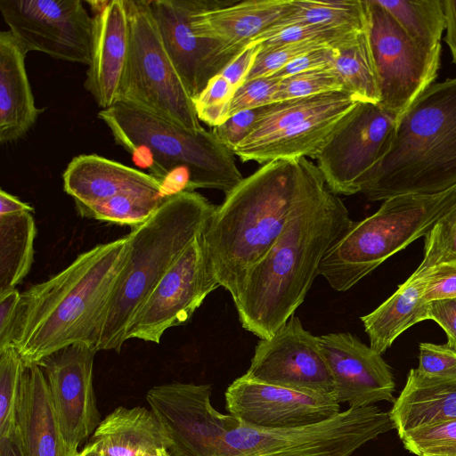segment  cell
Wrapping results in <instances>:
<instances>
[{"instance_id": "24", "label": "cell", "mask_w": 456, "mask_h": 456, "mask_svg": "<svg viewBox=\"0 0 456 456\" xmlns=\"http://www.w3.org/2000/svg\"><path fill=\"white\" fill-rule=\"evenodd\" d=\"M15 438L22 456H69L38 364H25Z\"/></svg>"}, {"instance_id": "16", "label": "cell", "mask_w": 456, "mask_h": 456, "mask_svg": "<svg viewBox=\"0 0 456 456\" xmlns=\"http://www.w3.org/2000/svg\"><path fill=\"white\" fill-rule=\"evenodd\" d=\"M243 376L307 394L335 396L319 337L305 330L295 314L273 336L259 339Z\"/></svg>"}, {"instance_id": "3", "label": "cell", "mask_w": 456, "mask_h": 456, "mask_svg": "<svg viewBox=\"0 0 456 456\" xmlns=\"http://www.w3.org/2000/svg\"><path fill=\"white\" fill-rule=\"evenodd\" d=\"M128 243L126 234L98 244L20 294L12 345L26 365L74 344L96 348Z\"/></svg>"}, {"instance_id": "5", "label": "cell", "mask_w": 456, "mask_h": 456, "mask_svg": "<svg viewBox=\"0 0 456 456\" xmlns=\"http://www.w3.org/2000/svg\"><path fill=\"white\" fill-rule=\"evenodd\" d=\"M98 118L116 144L164 185L167 195L215 189L226 195L243 179L233 152L212 131H191L123 102Z\"/></svg>"}, {"instance_id": "19", "label": "cell", "mask_w": 456, "mask_h": 456, "mask_svg": "<svg viewBox=\"0 0 456 456\" xmlns=\"http://www.w3.org/2000/svg\"><path fill=\"white\" fill-rule=\"evenodd\" d=\"M319 339L339 403L357 408L395 402L394 377L380 354L349 332L329 333Z\"/></svg>"}, {"instance_id": "52", "label": "cell", "mask_w": 456, "mask_h": 456, "mask_svg": "<svg viewBox=\"0 0 456 456\" xmlns=\"http://www.w3.org/2000/svg\"><path fill=\"white\" fill-rule=\"evenodd\" d=\"M102 450L96 443L89 442L81 451L74 456H102Z\"/></svg>"}, {"instance_id": "9", "label": "cell", "mask_w": 456, "mask_h": 456, "mask_svg": "<svg viewBox=\"0 0 456 456\" xmlns=\"http://www.w3.org/2000/svg\"><path fill=\"white\" fill-rule=\"evenodd\" d=\"M391 429L389 412L374 404L292 428L261 429L240 422L225 436L216 456H351Z\"/></svg>"}, {"instance_id": "21", "label": "cell", "mask_w": 456, "mask_h": 456, "mask_svg": "<svg viewBox=\"0 0 456 456\" xmlns=\"http://www.w3.org/2000/svg\"><path fill=\"white\" fill-rule=\"evenodd\" d=\"M149 4L167 53L194 100L224 69L219 47L191 27L190 0H149Z\"/></svg>"}, {"instance_id": "15", "label": "cell", "mask_w": 456, "mask_h": 456, "mask_svg": "<svg viewBox=\"0 0 456 456\" xmlns=\"http://www.w3.org/2000/svg\"><path fill=\"white\" fill-rule=\"evenodd\" d=\"M357 102L344 91L287 102L277 112L275 134L233 154L242 162L259 164L314 159Z\"/></svg>"}, {"instance_id": "29", "label": "cell", "mask_w": 456, "mask_h": 456, "mask_svg": "<svg viewBox=\"0 0 456 456\" xmlns=\"http://www.w3.org/2000/svg\"><path fill=\"white\" fill-rule=\"evenodd\" d=\"M292 2L293 10L265 29L251 44L261 43L292 25H319L358 32L368 27L365 0Z\"/></svg>"}, {"instance_id": "14", "label": "cell", "mask_w": 456, "mask_h": 456, "mask_svg": "<svg viewBox=\"0 0 456 456\" xmlns=\"http://www.w3.org/2000/svg\"><path fill=\"white\" fill-rule=\"evenodd\" d=\"M208 384L171 382L150 388L146 400L170 439L172 456H216L240 421L211 404Z\"/></svg>"}, {"instance_id": "34", "label": "cell", "mask_w": 456, "mask_h": 456, "mask_svg": "<svg viewBox=\"0 0 456 456\" xmlns=\"http://www.w3.org/2000/svg\"><path fill=\"white\" fill-rule=\"evenodd\" d=\"M24 370L25 363L12 345L0 350V438L12 439L16 434Z\"/></svg>"}, {"instance_id": "35", "label": "cell", "mask_w": 456, "mask_h": 456, "mask_svg": "<svg viewBox=\"0 0 456 456\" xmlns=\"http://www.w3.org/2000/svg\"><path fill=\"white\" fill-rule=\"evenodd\" d=\"M423 259L413 273L421 275L443 264H456V205L424 236Z\"/></svg>"}, {"instance_id": "46", "label": "cell", "mask_w": 456, "mask_h": 456, "mask_svg": "<svg viewBox=\"0 0 456 456\" xmlns=\"http://www.w3.org/2000/svg\"><path fill=\"white\" fill-rule=\"evenodd\" d=\"M260 48L259 44L248 45L220 72L235 90L245 82Z\"/></svg>"}, {"instance_id": "23", "label": "cell", "mask_w": 456, "mask_h": 456, "mask_svg": "<svg viewBox=\"0 0 456 456\" xmlns=\"http://www.w3.org/2000/svg\"><path fill=\"white\" fill-rule=\"evenodd\" d=\"M63 190L75 207L91 206L124 193L167 196L163 183L150 173L97 154L74 157L62 174Z\"/></svg>"}, {"instance_id": "30", "label": "cell", "mask_w": 456, "mask_h": 456, "mask_svg": "<svg viewBox=\"0 0 456 456\" xmlns=\"http://www.w3.org/2000/svg\"><path fill=\"white\" fill-rule=\"evenodd\" d=\"M36 235L32 212L0 216V295L15 289L28 274Z\"/></svg>"}, {"instance_id": "36", "label": "cell", "mask_w": 456, "mask_h": 456, "mask_svg": "<svg viewBox=\"0 0 456 456\" xmlns=\"http://www.w3.org/2000/svg\"><path fill=\"white\" fill-rule=\"evenodd\" d=\"M343 91V82L334 68L299 73L281 80L273 102Z\"/></svg>"}, {"instance_id": "54", "label": "cell", "mask_w": 456, "mask_h": 456, "mask_svg": "<svg viewBox=\"0 0 456 456\" xmlns=\"http://www.w3.org/2000/svg\"><path fill=\"white\" fill-rule=\"evenodd\" d=\"M102 456H107L106 454H104L103 452L102 453Z\"/></svg>"}, {"instance_id": "32", "label": "cell", "mask_w": 456, "mask_h": 456, "mask_svg": "<svg viewBox=\"0 0 456 456\" xmlns=\"http://www.w3.org/2000/svg\"><path fill=\"white\" fill-rule=\"evenodd\" d=\"M414 41L429 48L440 44L445 29L441 0H376Z\"/></svg>"}, {"instance_id": "31", "label": "cell", "mask_w": 456, "mask_h": 456, "mask_svg": "<svg viewBox=\"0 0 456 456\" xmlns=\"http://www.w3.org/2000/svg\"><path fill=\"white\" fill-rule=\"evenodd\" d=\"M336 52L334 69L342 79L343 91L358 102L379 104L380 93L368 28Z\"/></svg>"}, {"instance_id": "33", "label": "cell", "mask_w": 456, "mask_h": 456, "mask_svg": "<svg viewBox=\"0 0 456 456\" xmlns=\"http://www.w3.org/2000/svg\"><path fill=\"white\" fill-rule=\"evenodd\" d=\"M166 196L154 193H124L100 203L76 207L82 217L136 228L158 210Z\"/></svg>"}, {"instance_id": "27", "label": "cell", "mask_w": 456, "mask_h": 456, "mask_svg": "<svg viewBox=\"0 0 456 456\" xmlns=\"http://www.w3.org/2000/svg\"><path fill=\"white\" fill-rule=\"evenodd\" d=\"M89 442L107 456H142L159 447L168 450L170 439L151 410L118 406L99 424Z\"/></svg>"}, {"instance_id": "47", "label": "cell", "mask_w": 456, "mask_h": 456, "mask_svg": "<svg viewBox=\"0 0 456 456\" xmlns=\"http://www.w3.org/2000/svg\"><path fill=\"white\" fill-rule=\"evenodd\" d=\"M20 294L15 289L0 295V350L12 345L13 326Z\"/></svg>"}, {"instance_id": "22", "label": "cell", "mask_w": 456, "mask_h": 456, "mask_svg": "<svg viewBox=\"0 0 456 456\" xmlns=\"http://www.w3.org/2000/svg\"><path fill=\"white\" fill-rule=\"evenodd\" d=\"M94 11V33L85 88L97 105L109 109L118 101L129 49L126 0L87 1Z\"/></svg>"}, {"instance_id": "8", "label": "cell", "mask_w": 456, "mask_h": 456, "mask_svg": "<svg viewBox=\"0 0 456 456\" xmlns=\"http://www.w3.org/2000/svg\"><path fill=\"white\" fill-rule=\"evenodd\" d=\"M129 49L118 101L191 131L203 129L162 41L149 0H126Z\"/></svg>"}, {"instance_id": "1", "label": "cell", "mask_w": 456, "mask_h": 456, "mask_svg": "<svg viewBox=\"0 0 456 456\" xmlns=\"http://www.w3.org/2000/svg\"><path fill=\"white\" fill-rule=\"evenodd\" d=\"M353 224L340 197L320 182L233 299L242 328L260 339L273 336L304 302L324 256Z\"/></svg>"}, {"instance_id": "41", "label": "cell", "mask_w": 456, "mask_h": 456, "mask_svg": "<svg viewBox=\"0 0 456 456\" xmlns=\"http://www.w3.org/2000/svg\"><path fill=\"white\" fill-rule=\"evenodd\" d=\"M280 82L281 79L273 77L245 81L234 93L229 117L241 110L273 103V96Z\"/></svg>"}, {"instance_id": "38", "label": "cell", "mask_w": 456, "mask_h": 456, "mask_svg": "<svg viewBox=\"0 0 456 456\" xmlns=\"http://www.w3.org/2000/svg\"><path fill=\"white\" fill-rule=\"evenodd\" d=\"M260 46L253 67L245 81L271 77L292 61L309 52L330 48L314 42L289 43L273 46L260 45Z\"/></svg>"}, {"instance_id": "2", "label": "cell", "mask_w": 456, "mask_h": 456, "mask_svg": "<svg viewBox=\"0 0 456 456\" xmlns=\"http://www.w3.org/2000/svg\"><path fill=\"white\" fill-rule=\"evenodd\" d=\"M322 180L307 158L273 160L243 178L216 206L203 238L216 276L232 300L292 211Z\"/></svg>"}, {"instance_id": "26", "label": "cell", "mask_w": 456, "mask_h": 456, "mask_svg": "<svg viewBox=\"0 0 456 456\" xmlns=\"http://www.w3.org/2000/svg\"><path fill=\"white\" fill-rule=\"evenodd\" d=\"M401 438L405 433L456 419V379H428L411 369L388 411Z\"/></svg>"}, {"instance_id": "40", "label": "cell", "mask_w": 456, "mask_h": 456, "mask_svg": "<svg viewBox=\"0 0 456 456\" xmlns=\"http://www.w3.org/2000/svg\"><path fill=\"white\" fill-rule=\"evenodd\" d=\"M400 439L404 448L417 456L431 449L456 444V419L409 431Z\"/></svg>"}, {"instance_id": "48", "label": "cell", "mask_w": 456, "mask_h": 456, "mask_svg": "<svg viewBox=\"0 0 456 456\" xmlns=\"http://www.w3.org/2000/svg\"><path fill=\"white\" fill-rule=\"evenodd\" d=\"M442 3L445 16L444 41L450 48L452 61L456 64V0H444Z\"/></svg>"}, {"instance_id": "50", "label": "cell", "mask_w": 456, "mask_h": 456, "mask_svg": "<svg viewBox=\"0 0 456 456\" xmlns=\"http://www.w3.org/2000/svg\"><path fill=\"white\" fill-rule=\"evenodd\" d=\"M0 456H22L21 451L15 438H0Z\"/></svg>"}, {"instance_id": "11", "label": "cell", "mask_w": 456, "mask_h": 456, "mask_svg": "<svg viewBox=\"0 0 456 456\" xmlns=\"http://www.w3.org/2000/svg\"><path fill=\"white\" fill-rule=\"evenodd\" d=\"M397 119L379 104L356 103L314 158L333 193L362 192L388 147Z\"/></svg>"}, {"instance_id": "44", "label": "cell", "mask_w": 456, "mask_h": 456, "mask_svg": "<svg viewBox=\"0 0 456 456\" xmlns=\"http://www.w3.org/2000/svg\"><path fill=\"white\" fill-rule=\"evenodd\" d=\"M336 49L322 48L309 52L289 62L273 74V77L283 79L299 73L334 68Z\"/></svg>"}, {"instance_id": "49", "label": "cell", "mask_w": 456, "mask_h": 456, "mask_svg": "<svg viewBox=\"0 0 456 456\" xmlns=\"http://www.w3.org/2000/svg\"><path fill=\"white\" fill-rule=\"evenodd\" d=\"M34 208L28 203L20 200L17 197L0 191V216L17 214L21 212H33Z\"/></svg>"}, {"instance_id": "39", "label": "cell", "mask_w": 456, "mask_h": 456, "mask_svg": "<svg viewBox=\"0 0 456 456\" xmlns=\"http://www.w3.org/2000/svg\"><path fill=\"white\" fill-rule=\"evenodd\" d=\"M416 370L428 379H456V351L447 344L420 343Z\"/></svg>"}, {"instance_id": "42", "label": "cell", "mask_w": 456, "mask_h": 456, "mask_svg": "<svg viewBox=\"0 0 456 456\" xmlns=\"http://www.w3.org/2000/svg\"><path fill=\"white\" fill-rule=\"evenodd\" d=\"M262 110L263 107L239 111L215 126L212 132L232 151L250 134Z\"/></svg>"}, {"instance_id": "6", "label": "cell", "mask_w": 456, "mask_h": 456, "mask_svg": "<svg viewBox=\"0 0 456 456\" xmlns=\"http://www.w3.org/2000/svg\"><path fill=\"white\" fill-rule=\"evenodd\" d=\"M216 206L196 191L167 195L156 213L128 233L126 256L108 303L97 351L119 352L138 312L165 273L206 228Z\"/></svg>"}, {"instance_id": "45", "label": "cell", "mask_w": 456, "mask_h": 456, "mask_svg": "<svg viewBox=\"0 0 456 456\" xmlns=\"http://www.w3.org/2000/svg\"><path fill=\"white\" fill-rule=\"evenodd\" d=\"M428 320H433L444 330L447 345L456 351V297L428 301Z\"/></svg>"}, {"instance_id": "4", "label": "cell", "mask_w": 456, "mask_h": 456, "mask_svg": "<svg viewBox=\"0 0 456 456\" xmlns=\"http://www.w3.org/2000/svg\"><path fill=\"white\" fill-rule=\"evenodd\" d=\"M456 185V77L432 84L398 118L362 193L379 201Z\"/></svg>"}, {"instance_id": "17", "label": "cell", "mask_w": 456, "mask_h": 456, "mask_svg": "<svg viewBox=\"0 0 456 456\" xmlns=\"http://www.w3.org/2000/svg\"><path fill=\"white\" fill-rule=\"evenodd\" d=\"M95 347L74 344L37 364L48 386L53 407L69 456L94 434L101 420L94 389Z\"/></svg>"}, {"instance_id": "51", "label": "cell", "mask_w": 456, "mask_h": 456, "mask_svg": "<svg viewBox=\"0 0 456 456\" xmlns=\"http://www.w3.org/2000/svg\"><path fill=\"white\" fill-rule=\"evenodd\" d=\"M421 456H456V444L426 451Z\"/></svg>"}, {"instance_id": "53", "label": "cell", "mask_w": 456, "mask_h": 456, "mask_svg": "<svg viewBox=\"0 0 456 456\" xmlns=\"http://www.w3.org/2000/svg\"><path fill=\"white\" fill-rule=\"evenodd\" d=\"M142 456H172L169 451L165 447H159L144 453Z\"/></svg>"}, {"instance_id": "7", "label": "cell", "mask_w": 456, "mask_h": 456, "mask_svg": "<svg viewBox=\"0 0 456 456\" xmlns=\"http://www.w3.org/2000/svg\"><path fill=\"white\" fill-rule=\"evenodd\" d=\"M456 205V185L435 194H402L383 200L352 226L322 260V275L336 291L350 289L388 257L424 237Z\"/></svg>"}, {"instance_id": "37", "label": "cell", "mask_w": 456, "mask_h": 456, "mask_svg": "<svg viewBox=\"0 0 456 456\" xmlns=\"http://www.w3.org/2000/svg\"><path fill=\"white\" fill-rule=\"evenodd\" d=\"M235 88L220 73L213 77L202 92L192 100L199 120L217 126L229 118Z\"/></svg>"}, {"instance_id": "13", "label": "cell", "mask_w": 456, "mask_h": 456, "mask_svg": "<svg viewBox=\"0 0 456 456\" xmlns=\"http://www.w3.org/2000/svg\"><path fill=\"white\" fill-rule=\"evenodd\" d=\"M203 232L165 273L134 319L127 339L159 344L168 329L187 323L207 296L221 287L207 253Z\"/></svg>"}, {"instance_id": "43", "label": "cell", "mask_w": 456, "mask_h": 456, "mask_svg": "<svg viewBox=\"0 0 456 456\" xmlns=\"http://www.w3.org/2000/svg\"><path fill=\"white\" fill-rule=\"evenodd\" d=\"M421 275L427 281L424 297L428 302L456 297V264H443Z\"/></svg>"}, {"instance_id": "20", "label": "cell", "mask_w": 456, "mask_h": 456, "mask_svg": "<svg viewBox=\"0 0 456 456\" xmlns=\"http://www.w3.org/2000/svg\"><path fill=\"white\" fill-rule=\"evenodd\" d=\"M293 8L292 0H190V20L199 35L217 44L224 69Z\"/></svg>"}, {"instance_id": "10", "label": "cell", "mask_w": 456, "mask_h": 456, "mask_svg": "<svg viewBox=\"0 0 456 456\" xmlns=\"http://www.w3.org/2000/svg\"><path fill=\"white\" fill-rule=\"evenodd\" d=\"M365 2L379 105L399 118L436 78L441 45L429 48L419 44L376 0Z\"/></svg>"}, {"instance_id": "25", "label": "cell", "mask_w": 456, "mask_h": 456, "mask_svg": "<svg viewBox=\"0 0 456 456\" xmlns=\"http://www.w3.org/2000/svg\"><path fill=\"white\" fill-rule=\"evenodd\" d=\"M27 51L10 30L0 33V142L24 137L37 122L38 109L25 67Z\"/></svg>"}, {"instance_id": "12", "label": "cell", "mask_w": 456, "mask_h": 456, "mask_svg": "<svg viewBox=\"0 0 456 456\" xmlns=\"http://www.w3.org/2000/svg\"><path fill=\"white\" fill-rule=\"evenodd\" d=\"M9 30L27 53L89 66L94 20L80 0H0Z\"/></svg>"}, {"instance_id": "18", "label": "cell", "mask_w": 456, "mask_h": 456, "mask_svg": "<svg viewBox=\"0 0 456 456\" xmlns=\"http://www.w3.org/2000/svg\"><path fill=\"white\" fill-rule=\"evenodd\" d=\"M224 397L229 413L241 423L261 429L308 426L340 412V403L333 395L307 394L243 375L229 385Z\"/></svg>"}, {"instance_id": "28", "label": "cell", "mask_w": 456, "mask_h": 456, "mask_svg": "<svg viewBox=\"0 0 456 456\" xmlns=\"http://www.w3.org/2000/svg\"><path fill=\"white\" fill-rule=\"evenodd\" d=\"M426 283L425 275L412 273L379 307L361 317L374 351L381 354L403 331L428 320Z\"/></svg>"}]
</instances>
